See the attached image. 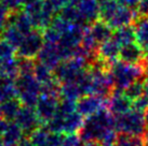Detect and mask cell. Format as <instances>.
Here are the masks:
<instances>
[{"mask_svg":"<svg viewBox=\"0 0 148 146\" xmlns=\"http://www.w3.org/2000/svg\"><path fill=\"white\" fill-rule=\"evenodd\" d=\"M143 66L145 67V69H148V51L147 52H145L144 54V59H143Z\"/></svg>","mask_w":148,"mask_h":146,"instance_id":"cell-30","label":"cell"},{"mask_svg":"<svg viewBox=\"0 0 148 146\" xmlns=\"http://www.w3.org/2000/svg\"><path fill=\"white\" fill-rule=\"evenodd\" d=\"M16 98L22 105L35 107L41 93V84L37 81L34 73L18 74L14 81Z\"/></svg>","mask_w":148,"mask_h":146,"instance_id":"cell-3","label":"cell"},{"mask_svg":"<svg viewBox=\"0 0 148 146\" xmlns=\"http://www.w3.org/2000/svg\"><path fill=\"white\" fill-rule=\"evenodd\" d=\"M43 45H45L43 31L38 30V29H34L32 32L28 33L27 36H25L23 42L17 47V57L20 59L34 60V58L38 56V54L41 51Z\"/></svg>","mask_w":148,"mask_h":146,"instance_id":"cell-5","label":"cell"},{"mask_svg":"<svg viewBox=\"0 0 148 146\" xmlns=\"http://www.w3.org/2000/svg\"><path fill=\"white\" fill-rule=\"evenodd\" d=\"M120 52L121 46L112 38H110L109 40L105 41L99 45L96 53V58L99 64L109 68L112 64L120 59Z\"/></svg>","mask_w":148,"mask_h":146,"instance_id":"cell-9","label":"cell"},{"mask_svg":"<svg viewBox=\"0 0 148 146\" xmlns=\"http://www.w3.org/2000/svg\"><path fill=\"white\" fill-rule=\"evenodd\" d=\"M115 129L119 134L144 137L147 132L145 113L131 110L130 112L115 117Z\"/></svg>","mask_w":148,"mask_h":146,"instance_id":"cell-4","label":"cell"},{"mask_svg":"<svg viewBox=\"0 0 148 146\" xmlns=\"http://www.w3.org/2000/svg\"><path fill=\"white\" fill-rule=\"evenodd\" d=\"M145 138L130 134H118L114 146H144Z\"/></svg>","mask_w":148,"mask_h":146,"instance_id":"cell-22","label":"cell"},{"mask_svg":"<svg viewBox=\"0 0 148 146\" xmlns=\"http://www.w3.org/2000/svg\"><path fill=\"white\" fill-rule=\"evenodd\" d=\"M142 1L143 0H117V2L120 5L125 7L127 9H131V10H136Z\"/></svg>","mask_w":148,"mask_h":146,"instance_id":"cell-28","label":"cell"},{"mask_svg":"<svg viewBox=\"0 0 148 146\" xmlns=\"http://www.w3.org/2000/svg\"><path fill=\"white\" fill-rule=\"evenodd\" d=\"M21 107L22 104L21 102L17 100V98H13V99L2 102V103H0L1 117L4 118L8 122L14 120V118L17 115L18 111L21 110Z\"/></svg>","mask_w":148,"mask_h":146,"instance_id":"cell-18","label":"cell"},{"mask_svg":"<svg viewBox=\"0 0 148 146\" xmlns=\"http://www.w3.org/2000/svg\"><path fill=\"white\" fill-rule=\"evenodd\" d=\"M37 58L40 64L49 67L53 71L62 61H64L62 47L58 44L45 43V42L41 51L38 54Z\"/></svg>","mask_w":148,"mask_h":146,"instance_id":"cell-11","label":"cell"},{"mask_svg":"<svg viewBox=\"0 0 148 146\" xmlns=\"http://www.w3.org/2000/svg\"><path fill=\"white\" fill-rule=\"evenodd\" d=\"M77 10L83 24L90 26L91 24L99 20L101 2L99 0H82L77 5Z\"/></svg>","mask_w":148,"mask_h":146,"instance_id":"cell-12","label":"cell"},{"mask_svg":"<svg viewBox=\"0 0 148 146\" xmlns=\"http://www.w3.org/2000/svg\"><path fill=\"white\" fill-rule=\"evenodd\" d=\"M145 117H146V122H147V129H148V110L146 111V113H145Z\"/></svg>","mask_w":148,"mask_h":146,"instance_id":"cell-35","label":"cell"},{"mask_svg":"<svg viewBox=\"0 0 148 146\" xmlns=\"http://www.w3.org/2000/svg\"><path fill=\"white\" fill-rule=\"evenodd\" d=\"M82 0H69V4H71V5H75V7H77L80 2H81Z\"/></svg>","mask_w":148,"mask_h":146,"instance_id":"cell-32","label":"cell"},{"mask_svg":"<svg viewBox=\"0 0 148 146\" xmlns=\"http://www.w3.org/2000/svg\"><path fill=\"white\" fill-rule=\"evenodd\" d=\"M111 38L121 46V49L125 45H129L133 43V42H136L134 28L132 26H127V27H123V28L115 30V32L112 33Z\"/></svg>","mask_w":148,"mask_h":146,"instance_id":"cell-19","label":"cell"},{"mask_svg":"<svg viewBox=\"0 0 148 146\" xmlns=\"http://www.w3.org/2000/svg\"><path fill=\"white\" fill-rule=\"evenodd\" d=\"M105 109H107V99L99 96L86 95L77 101V112L86 118Z\"/></svg>","mask_w":148,"mask_h":146,"instance_id":"cell-8","label":"cell"},{"mask_svg":"<svg viewBox=\"0 0 148 146\" xmlns=\"http://www.w3.org/2000/svg\"><path fill=\"white\" fill-rule=\"evenodd\" d=\"M144 146H148V132L146 133V137H145V145Z\"/></svg>","mask_w":148,"mask_h":146,"instance_id":"cell-34","label":"cell"},{"mask_svg":"<svg viewBox=\"0 0 148 146\" xmlns=\"http://www.w3.org/2000/svg\"><path fill=\"white\" fill-rule=\"evenodd\" d=\"M136 43L143 49L144 52L148 51V15H138L134 25Z\"/></svg>","mask_w":148,"mask_h":146,"instance_id":"cell-15","label":"cell"},{"mask_svg":"<svg viewBox=\"0 0 148 146\" xmlns=\"http://www.w3.org/2000/svg\"><path fill=\"white\" fill-rule=\"evenodd\" d=\"M17 57L16 49L4 39H0V62L15 59Z\"/></svg>","mask_w":148,"mask_h":146,"instance_id":"cell-23","label":"cell"},{"mask_svg":"<svg viewBox=\"0 0 148 146\" xmlns=\"http://www.w3.org/2000/svg\"><path fill=\"white\" fill-rule=\"evenodd\" d=\"M2 1H3V0H2Z\"/></svg>","mask_w":148,"mask_h":146,"instance_id":"cell-39","label":"cell"},{"mask_svg":"<svg viewBox=\"0 0 148 146\" xmlns=\"http://www.w3.org/2000/svg\"><path fill=\"white\" fill-rule=\"evenodd\" d=\"M132 110H135V111L140 112V113H146V111L148 110V95L147 93H144L143 96H140V98H137L136 100L133 101Z\"/></svg>","mask_w":148,"mask_h":146,"instance_id":"cell-26","label":"cell"},{"mask_svg":"<svg viewBox=\"0 0 148 146\" xmlns=\"http://www.w3.org/2000/svg\"><path fill=\"white\" fill-rule=\"evenodd\" d=\"M132 101L124 91L114 90L109 97L107 98V110L115 117L123 115L132 110Z\"/></svg>","mask_w":148,"mask_h":146,"instance_id":"cell-10","label":"cell"},{"mask_svg":"<svg viewBox=\"0 0 148 146\" xmlns=\"http://www.w3.org/2000/svg\"><path fill=\"white\" fill-rule=\"evenodd\" d=\"M34 75L37 78V81L43 85L49 82H52L55 80L54 77V71L50 69L49 67L42 65L40 62H38L35 65V70H34Z\"/></svg>","mask_w":148,"mask_h":146,"instance_id":"cell-21","label":"cell"},{"mask_svg":"<svg viewBox=\"0 0 148 146\" xmlns=\"http://www.w3.org/2000/svg\"><path fill=\"white\" fill-rule=\"evenodd\" d=\"M115 130V116L105 109L86 117L78 134L84 143L99 144L106 135Z\"/></svg>","mask_w":148,"mask_h":146,"instance_id":"cell-1","label":"cell"},{"mask_svg":"<svg viewBox=\"0 0 148 146\" xmlns=\"http://www.w3.org/2000/svg\"><path fill=\"white\" fill-rule=\"evenodd\" d=\"M145 52L136 42L125 45L121 49L119 60L131 64V65H140L143 62Z\"/></svg>","mask_w":148,"mask_h":146,"instance_id":"cell-14","label":"cell"},{"mask_svg":"<svg viewBox=\"0 0 148 146\" xmlns=\"http://www.w3.org/2000/svg\"><path fill=\"white\" fill-rule=\"evenodd\" d=\"M47 7L55 14L60 13L66 5L69 4V0H45Z\"/></svg>","mask_w":148,"mask_h":146,"instance_id":"cell-25","label":"cell"},{"mask_svg":"<svg viewBox=\"0 0 148 146\" xmlns=\"http://www.w3.org/2000/svg\"><path fill=\"white\" fill-rule=\"evenodd\" d=\"M83 96L84 93L79 82H68L61 84V98L63 99L78 101Z\"/></svg>","mask_w":148,"mask_h":146,"instance_id":"cell-17","label":"cell"},{"mask_svg":"<svg viewBox=\"0 0 148 146\" xmlns=\"http://www.w3.org/2000/svg\"><path fill=\"white\" fill-rule=\"evenodd\" d=\"M60 98L61 97L40 93V97L38 99L35 110L41 124H43L45 126L55 116V114L58 112V105L61 102Z\"/></svg>","mask_w":148,"mask_h":146,"instance_id":"cell-6","label":"cell"},{"mask_svg":"<svg viewBox=\"0 0 148 146\" xmlns=\"http://www.w3.org/2000/svg\"><path fill=\"white\" fill-rule=\"evenodd\" d=\"M28 1H30V0H25V2H26V3H27V2H28ZM25 3V4H26Z\"/></svg>","mask_w":148,"mask_h":146,"instance_id":"cell-37","label":"cell"},{"mask_svg":"<svg viewBox=\"0 0 148 146\" xmlns=\"http://www.w3.org/2000/svg\"><path fill=\"white\" fill-rule=\"evenodd\" d=\"M13 122L24 131V133L29 134L33 133L38 128H40V126L42 125L36 113L35 107H28L24 105H22L21 110L18 111Z\"/></svg>","mask_w":148,"mask_h":146,"instance_id":"cell-7","label":"cell"},{"mask_svg":"<svg viewBox=\"0 0 148 146\" xmlns=\"http://www.w3.org/2000/svg\"><path fill=\"white\" fill-rule=\"evenodd\" d=\"M99 1L102 3V2H105V1H110V0H99Z\"/></svg>","mask_w":148,"mask_h":146,"instance_id":"cell-36","label":"cell"},{"mask_svg":"<svg viewBox=\"0 0 148 146\" xmlns=\"http://www.w3.org/2000/svg\"><path fill=\"white\" fill-rule=\"evenodd\" d=\"M109 73L114 82L115 89L125 91L134 83L140 81V77L146 74V69L143 64L131 65L118 60L109 67Z\"/></svg>","mask_w":148,"mask_h":146,"instance_id":"cell-2","label":"cell"},{"mask_svg":"<svg viewBox=\"0 0 148 146\" xmlns=\"http://www.w3.org/2000/svg\"><path fill=\"white\" fill-rule=\"evenodd\" d=\"M9 122H8V120H5L4 118L0 117V137H1L2 134H3L4 130L7 129V127H8Z\"/></svg>","mask_w":148,"mask_h":146,"instance_id":"cell-29","label":"cell"},{"mask_svg":"<svg viewBox=\"0 0 148 146\" xmlns=\"http://www.w3.org/2000/svg\"><path fill=\"white\" fill-rule=\"evenodd\" d=\"M144 85H145V93L148 95V71L147 73L145 74V81H144Z\"/></svg>","mask_w":148,"mask_h":146,"instance_id":"cell-31","label":"cell"},{"mask_svg":"<svg viewBox=\"0 0 148 146\" xmlns=\"http://www.w3.org/2000/svg\"><path fill=\"white\" fill-rule=\"evenodd\" d=\"M0 117H1V112H0Z\"/></svg>","mask_w":148,"mask_h":146,"instance_id":"cell-38","label":"cell"},{"mask_svg":"<svg viewBox=\"0 0 148 146\" xmlns=\"http://www.w3.org/2000/svg\"><path fill=\"white\" fill-rule=\"evenodd\" d=\"M24 131L14 122H9L7 129L1 135L4 146H17L24 139Z\"/></svg>","mask_w":148,"mask_h":146,"instance_id":"cell-16","label":"cell"},{"mask_svg":"<svg viewBox=\"0 0 148 146\" xmlns=\"http://www.w3.org/2000/svg\"><path fill=\"white\" fill-rule=\"evenodd\" d=\"M81 146H99V144H97V143H84Z\"/></svg>","mask_w":148,"mask_h":146,"instance_id":"cell-33","label":"cell"},{"mask_svg":"<svg viewBox=\"0 0 148 146\" xmlns=\"http://www.w3.org/2000/svg\"><path fill=\"white\" fill-rule=\"evenodd\" d=\"M124 93H125V95L131 99L132 101H134L137 98H140V96H143L144 93H145L144 82H142V81L136 82V83H134L132 86H130Z\"/></svg>","mask_w":148,"mask_h":146,"instance_id":"cell-24","label":"cell"},{"mask_svg":"<svg viewBox=\"0 0 148 146\" xmlns=\"http://www.w3.org/2000/svg\"><path fill=\"white\" fill-rule=\"evenodd\" d=\"M11 11L3 3H0V33H2L10 20Z\"/></svg>","mask_w":148,"mask_h":146,"instance_id":"cell-27","label":"cell"},{"mask_svg":"<svg viewBox=\"0 0 148 146\" xmlns=\"http://www.w3.org/2000/svg\"><path fill=\"white\" fill-rule=\"evenodd\" d=\"M136 11L127 9L125 7L120 5L118 9L116 10V12L112 14V16L110 17V20L107 22L106 24L110 27L111 29H120L123 27H127L131 25L132 22H134L136 20Z\"/></svg>","mask_w":148,"mask_h":146,"instance_id":"cell-13","label":"cell"},{"mask_svg":"<svg viewBox=\"0 0 148 146\" xmlns=\"http://www.w3.org/2000/svg\"><path fill=\"white\" fill-rule=\"evenodd\" d=\"M25 34H23L16 27H14L13 25L9 24V23L7 25V27L4 28V30L2 31V39L8 41L9 43L13 45L16 49L23 42Z\"/></svg>","mask_w":148,"mask_h":146,"instance_id":"cell-20","label":"cell"}]
</instances>
